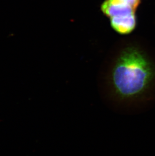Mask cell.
Returning a JSON list of instances; mask_svg holds the SVG:
<instances>
[{
	"instance_id": "6da1fadb",
	"label": "cell",
	"mask_w": 155,
	"mask_h": 156,
	"mask_svg": "<svg viewBox=\"0 0 155 156\" xmlns=\"http://www.w3.org/2000/svg\"><path fill=\"white\" fill-rule=\"evenodd\" d=\"M155 80V67L146 55L133 46L123 49L109 75L111 91L124 102L137 100L149 90Z\"/></svg>"
},
{
	"instance_id": "7a4b0ae2",
	"label": "cell",
	"mask_w": 155,
	"mask_h": 156,
	"mask_svg": "<svg viewBox=\"0 0 155 156\" xmlns=\"http://www.w3.org/2000/svg\"><path fill=\"white\" fill-rule=\"evenodd\" d=\"M101 10L108 17L122 16L135 13L136 10L129 5L117 0H105L102 4Z\"/></svg>"
},
{
	"instance_id": "3957f363",
	"label": "cell",
	"mask_w": 155,
	"mask_h": 156,
	"mask_svg": "<svg viewBox=\"0 0 155 156\" xmlns=\"http://www.w3.org/2000/svg\"><path fill=\"white\" fill-rule=\"evenodd\" d=\"M110 24L113 30L122 34H129L135 30L136 25V14L110 18Z\"/></svg>"
},
{
	"instance_id": "277c9868",
	"label": "cell",
	"mask_w": 155,
	"mask_h": 156,
	"mask_svg": "<svg viewBox=\"0 0 155 156\" xmlns=\"http://www.w3.org/2000/svg\"><path fill=\"white\" fill-rule=\"evenodd\" d=\"M117 1H119L126 4L129 5L135 10H136L138 6H139L141 2V0H117Z\"/></svg>"
}]
</instances>
